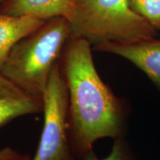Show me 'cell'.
<instances>
[{"instance_id": "11", "label": "cell", "mask_w": 160, "mask_h": 160, "mask_svg": "<svg viewBox=\"0 0 160 160\" xmlns=\"http://www.w3.org/2000/svg\"><path fill=\"white\" fill-rule=\"evenodd\" d=\"M23 155L11 148L0 150V160H21Z\"/></svg>"}, {"instance_id": "5", "label": "cell", "mask_w": 160, "mask_h": 160, "mask_svg": "<svg viewBox=\"0 0 160 160\" xmlns=\"http://www.w3.org/2000/svg\"><path fill=\"white\" fill-rule=\"evenodd\" d=\"M96 48L129 60L160 85V42L152 39L135 43L104 42Z\"/></svg>"}, {"instance_id": "3", "label": "cell", "mask_w": 160, "mask_h": 160, "mask_svg": "<svg viewBox=\"0 0 160 160\" xmlns=\"http://www.w3.org/2000/svg\"><path fill=\"white\" fill-rule=\"evenodd\" d=\"M71 37L96 45L153 39V27L131 8L129 0H75L68 19Z\"/></svg>"}, {"instance_id": "10", "label": "cell", "mask_w": 160, "mask_h": 160, "mask_svg": "<svg viewBox=\"0 0 160 160\" xmlns=\"http://www.w3.org/2000/svg\"><path fill=\"white\" fill-rule=\"evenodd\" d=\"M82 160H133V159L126 152L122 144L118 142L113 146L111 153L108 157L99 159L93 151H91L82 158Z\"/></svg>"}, {"instance_id": "9", "label": "cell", "mask_w": 160, "mask_h": 160, "mask_svg": "<svg viewBox=\"0 0 160 160\" xmlns=\"http://www.w3.org/2000/svg\"><path fill=\"white\" fill-rule=\"evenodd\" d=\"M131 8L153 26L160 27V0H129Z\"/></svg>"}, {"instance_id": "7", "label": "cell", "mask_w": 160, "mask_h": 160, "mask_svg": "<svg viewBox=\"0 0 160 160\" xmlns=\"http://www.w3.org/2000/svg\"><path fill=\"white\" fill-rule=\"evenodd\" d=\"M75 0H7L1 13L13 17L30 16L42 20L68 19Z\"/></svg>"}, {"instance_id": "1", "label": "cell", "mask_w": 160, "mask_h": 160, "mask_svg": "<svg viewBox=\"0 0 160 160\" xmlns=\"http://www.w3.org/2000/svg\"><path fill=\"white\" fill-rule=\"evenodd\" d=\"M68 95V122L72 147L83 158L96 141L118 135L121 117L118 104L100 79L93 64L91 43L71 37L62 71Z\"/></svg>"}, {"instance_id": "13", "label": "cell", "mask_w": 160, "mask_h": 160, "mask_svg": "<svg viewBox=\"0 0 160 160\" xmlns=\"http://www.w3.org/2000/svg\"><path fill=\"white\" fill-rule=\"evenodd\" d=\"M0 2H1V0H0Z\"/></svg>"}, {"instance_id": "6", "label": "cell", "mask_w": 160, "mask_h": 160, "mask_svg": "<svg viewBox=\"0 0 160 160\" xmlns=\"http://www.w3.org/2000/svg\"><path fill=\"white\" fill-rule=\"evenodd\" d=\"M43 113V101L0 73V128L16 118Z\"/></svg>"}, {"instance_id": "12", "label": "cell", "mask_w": 160, "mask_h": 160, "mask_svg": "<svg viewBox=\"0 0 160 160\" xmlns=\"http://www.w3.org/2000/svg\"><path fill=\"white\" fill-rule=\"evenodd\" d=\"M21 160H31V159H30V157L28 155H25V156H23L22 159Z\"/></svg>"}, {"instance_id": "4", "label": "cell", "mask_w": 160, "mask_h": 160, "mask_svg": "<svg viewBox=\"0 0 160 160\" xmlns=\"http://www.w3.org/2000/svg\"><path fill=\"white\" fill-rule=\"evenodd\" d=\"M42 101V133L37 153L31 160H75L71 156L68 138V89L59 62L52 70Z\"/></svg>"}, {"instance_id": "8", "label": "cell", "mask_w": 160, "mask_h": 160, "mask_svg": "<svg viewBox=\"0 0 160 160\" xmlns=\"http://www.w3.org/2000/svg\"><path fill=\"white\" fill-rule=\"evenodd\" d=\"M45 21L30 16L13 17L0 13V73L16 44Z\"/></svg>"}, {"instance_id": "2", "label": "cell", "mask_w": 160, "mask_h": 160, "mask_svg": "<svg viewBox=\"0 0 160 160\" xmlns=\"http://www.w3.org/2000/svg\"><path fill=\"white\" fill-rule=\"evenodd\" d=\"M70 37L66 18L46 20L16 44L1 73L28 94L42 99L52 70Z\"/></svg>"}]
</instances>
